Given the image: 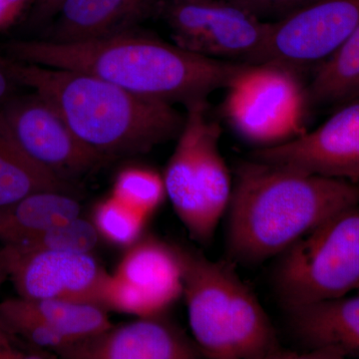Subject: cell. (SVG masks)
I'll return each mask as SVG.
<instances>
[{
  "label": "cell",
  "mask_w": 359,
  "mask_h": 359,
  "mask_svg": "<svg viewBox=\"0 0 359 359\" xmlns=\"http://www.w3.org/2000/svg\"><path fill=\"white\" fill-rule=\"evenodd\" d=\"M0 48L7 57L20 62L81 71L144 98L185 107L228 88L249 65L193 53L138 27L72 43L11 40Z\"/></svg>",
  "instance_id": "6da1fadb"
},
{
  "label": "cell",
  "mask_w": 359,
  "mask_h": 359,
  "mask_svg": "<svg viewBox=\"0 0 359 359\" xmlns=\"http://www.w3.org/2000/svg\"><path fill=\"white\" fill-rule=\"evenodd\" d=\"M359 204V183L252 159L236 170L226 250L235 264H261Z\"/></svg>",
  "instance_id": "7a4b0ae2"
},
{
  "label": "cell",
  "mask_w": 359,
  "mask_h": 359,
  "mask_svg": "<svg viewBox=\"0 0 359 359\" xmlns=\"http://www.w3.org/2000/svg\"><path fill=\"white\" fill-rule=\"evenodd\" d=\"M7 60L18 84L48 101L78 138L108 162L146 154L177 140L183 129L185 115L171 104L81 71Z\"/></svg>",
  "instance_id": "3957f363"
},
{
  "label": "cell",
  "mask_w": 359,
  "mask_h": 359,
  "mask_svg": "<svg viewBox=\"0 0 359 359\" xmlns=\"http://www.w3.org/2000/svg\"><path fill=\"white\" fill-rule=\"evenodd\" d=\"M183 297L194 340L212 359H321L280 344L268 314L236 264L214 262L199 250L178 245Z\"/></svg>",
  "instance_id": "277c9868"
},
{
  "label": "cell",
  "mask_w": 359,
  "mask_h": 359,
  "mask_svg": "<svg viewBox=\"0 0 359 359\" xmlns=\"http://www.w3.org/2000/svg\"><path fill=\"white\" fill-rule=\"evenodd\" d=\"M186 110L163 179L166 195L189 235L207 245L228 210L233 181L219 151L221 126L210 116L208 100L189 104Z\"/></svg>",
  "instance_id": "5b68a950"
},
{
  "label": "cell",
  "mask_w": 359,
  "mask_h": 359,
  "mask_svg": "<svg viewBox=\"0 0 359 359\" xmlns=\"http://www.w3.org/2000/svg\"><path fill=\"white\" fill-rule=\"evenodd\" d=\"M280 256L273 283L285 309L359 290V204L323 222Z\"/></svg>",
  "instance_id": "8992f818"
},
{
  "label": "cell",
  "mask_w": 359,
  "mask_h": 359,
  "mask_svg": "<svg viewBox=\"0 0 359 359\" xmlns=\"http://www.w3.org/2000/svg\"><path fill=\"white\" fill-rule=\"evenodd\" d=\"M226 90L224 118L238 136L259 149L306 132L311 102L299 70L273 62L248 65Z\"/></svg>",
  "instance_id": "52a82bcc"
},
{
  "label": "cell",
  "mask_w": 359,
  "mask_h": 359,
  "mask_svg": "<svg viewBox=\"0 0 359 359\" xmlns=\"http://www.w3.org/2000/svg\"><path fill=\"white\" fill-rule=\"evenodd\" d=\"M175 44L219 60L257 65L271 22L228 0H163L159 13Z\"/></svg>",
  "instance_id": "ba28073f"
},
{
  "label": "cell",
  "mask_w": 359,
  "mask_h": 359,
  "mask_svg": "<svg viewBox=\"0 0 359 359\" xmlns=\"http://www.w3.org/2000/svg\"><path fill=\"white\" fill-rule=\"evenodd\" d=\"M0 117L35 163L70 184L108 161L80 140L58 111L39 94L13 97Z\"/></svg>",
  "instance_id": "9c48e42d"
},
{
  "label": "cell",
  "mask_w": 359,
  "mask_h": 359,
  "mask_svg": "<svg viewBox=\"0 0 359 359\" xmlns=\"http://www.w3.org/2000/svg\"><path fill=\"white\" fill-rule=\"evenodd\" d=\"M181 297L183 271L178 245L145 237L128 248L110 275L103 308L147 318L164 313Z\"/></svg>",
  "instance_id": "30bf717a"
},
{
  "label": "cell",
  "mask_w": 359,
  "mask_h": 359,
  "mask_svg": "<svg viewBox=\"0 0 359 359\" xmlns=\"http://www.w3.org/2000/svg\"><path fill=\"white\" fill-rule=\"evenodd\" d=\"M358 26L359 0H316L271 22L259 63H278L301 71L325 60Z\"/></svg>",
  "instance_id": "8fae6325"
},
{
  "label": "cell",
  "mask_w": 359,
  "mask_h": 359,
  "mask_svg": "<svg viewBox=\"0 0 359 359\" xmlns=\"http://www.w3.org/2000/svg\"><path fill=\"white\" fill-rule=\"evenodd\" d=\"M0 264L23 299H63L103 308L104 292L110 275L90 254L15 255L0 248Z\"/></svg>",
  "instance_id": "7c38bea8"
},
{
  "label": "cell",
  "mask_w": 359,
  "mask_h": 359,
  "mask_svg": "<svg viewBox=\"0 0 359 359\" xmlns=\"http://www.w3.org/2000/svg\"><path fill=\"white\" fill-rule=\"evenodd\" d=\"M250 157L359 183V99L346 103L313 131L280 145L257 149Z\"/></svg>",
  "instance_id": "4fadbf2b"
},
{
  "label": "cell",
  "mask_w": 359,
  "mask_h": 359,
  "mask_svg": "<svg viewBox=\"0 0 359 359\" xmlns=\"http://www.w3.org/2000/svg\"><path fill=\"white\" fill-rule=\"evenodd\" d=\"M67 359H196L199 346L162 314L77 340L56 353Z\"/></svg>",
  "instance_id": "5bb4252c"
},
{
  "label": "cell",
  "mask_w": 359,
  "mask_h": 359,
  "mask_svg": "<svg viewBox=\"0 0 359 359\" xmlns=\"http://www.w3.org/2000/svg\"><path fill=\"white\" fill-rule=\"evenodd\" d=\"M285 311L290 332L306 351L325 359L359 358V290L353 297Z\"/></svg>",
  "instance_id": "9a60e30c"
},
{
  "label": "cell",
  "mask_w": 359,
  "mask_h": 359,
  "mask_svg": "<svg viewBox=\"0 0 359 359\" xmlns=\"http://www.w3.org/2000/svg\"><path fill=\"white\" fill-rule=\"evenodd\" d=\"M163 0H63L49 40L90 41L138 27L159 13Z\"/></svg>",
  "instance_id": "2e32d148"
},
{
  "label": "cell",
  "mask_w": 359,
  "mask_h": 359,
  "mask_svg": "<svg viewBox=\"0 0 359 359\" xmlns=\"http://www.w3.org/2000/svg\"><path fill=\"white\" fill-rule=\"evenodd\" d=\"M81 205L69 193L43 191L0 205V245L11 244L33 233L80 216Z\"/></svg>",
  "instance_id": "e0dca14e"
},
{
  "label": "cell",
  "mask_w": 359,
  "mask_h": 359,
  "mask_svg": "<svg viewBox=\"0 0 359 359\" xmlns=\"http://www.w3.org/2000/svg\"><path fill=\"white\" fill-rule=\"evenodd\" d=\"M71 188L28 157L0 117V205L43 191L71 194Z\"/></svg>",
  "instance_id": "ac0fdd59"
},
{
  "label": "cell",
  "mask_w": 359,
  "mask_h": 359,
  "mask_svg": "<svg viewBox=\"0 0 359 359\" xmlns=\"http://www.w3.org/2000/svg\"><path fill=\"white\" fill-rule=\"evenodd\" d=\"M309 102L346 104L359 99V26L316 71L308 87Z\"/></svg>",
  "instance_id": "d6986e66"
},
{
  "label": "cell",
  "mask_w": 359,
  "mask_h": 359,
  "mask_svg": "<svg viewBox=\"0 0 359 359\" xmlns=\"http://www.w3.org/2000/svg\"><path fill=\"white\" fill-rule=\"evenodd\" d=\"M20 299L28 311L74 341L112 327L107 309L97 304L63 299Z\"/></svg>",
  "instance_id": "ffe728a7"
},
{
  "label": "cell",
  "mask_w": 359,
  "mask_h": 359,
  "mask_svg": "<svg viewBox=\"0 0 359 359\" xmlns=\"http://www.w3.org/2000/svg\"><path fill=\"white\" fill-rule=\"evenodd\" d=\"M98 231L93 222L81 217L54 224L11 244L0 248L15 255L36 252H67L90 254L99 243Z\"/></svg>",
  "instance_id": "44dd1931"
},
{
  "label": "cell",
  "mask_w": 359,
  "mask_h": 359,
  "mask_svg": "<svg viewBox=\"0 0 359 359\" xmlns=\"http://www.w3.org/2000/svg\"><path fill=\"white\" fill-rule=\"evenodd\" d=\"M0 325L14 337H21L42 351L48 349L56 353L75 342L28 311L20 297L0 302Z\"/></svg>",
  "instance_id": "7402d4cb"
},
{
  "label": "cell",
  "mask_w": 359,
  "mask_h": 359,
  "mask_svg": "<svg viewBox=\"0 0 359 359\" xmlns=\"http://www.w3.org/2000/svg\"><path fill=\"white\" fill-rule=\"evenodd\" d=\"M111 196L148 218L166 196L164 179L152 170L128 168L118 175Z\"/></svg>",
  "instance_id": "603a6c76"
},
{
  "label": "cell",
  "mask_w": 359,
  "mask_h": 359,
  "mask_svg": "<svg viewBox=\"0 0 359 359\" xmlns=\"http://www.w3.org/2000/svg\"><path fill=\"white\" fill-rule=\"evenodd\" d=\"M147 217L114 197L96 205L93 224L99 236L117 247L130 248L140 240Z\"/></svg>",
  "instance_id": "cb8c5ba5"
},
{
  "label": "cell",
  "mask_w": 359,
  "mask_h": 359,
  "mask_svg": "<svg viewBox=\"0 0 359 359\" xmlns=\"http://www.w3.org/2000/svg\"><path fill=\"white\" fill-rule=\"evenodd\" d=\"M264 21L282 20L285 16L313 4L316 0H228ZM269 22V21H268Z\"/></svg>",
  "instance_id": "d4e9b609"
},
{
  "label": "cell",
  "mask_w": 359,
  "mask_h": 359,
  "mask_svg": "<svg viewBox=\"0 0 359 359\" xmlns=\"http://www.w3.org/2000/svg\"><path fill=\"white\" fill-rule=\"evenodd\" d=\"M28 4L29 0H0V33L20 20Z\"/></svg>",
  "instance_id": "484cf974"
},
{
  "label": "cell",
  "mask_w": 359,
  "mask_h": 359,
  "mask_svg": "<svg viewBox=\"0 0 359 359\" xmlns=\"http://www.w3.org/2000/svg\"><path fill=\"white\" fill-rule=\"evenodd\" d=\"M16 86L18 84L9 69L6 56L0 55V107L13 98Z\"/></svg>",
  "instance_id": "4316f807"
},
{
  "label": "cell",
  "mask_w": 359,
  "mask_h": 359,
  "mask_svg": "<svg viewBox=\"0 0 359 359\" xmlns=\"http://www.w3.org/2000/svg\"><path fill=\"white\" fill-rule=\"evenodd\" d=\"M63 0H37L35 7V20L43 21L50 20L56 15Z\"/></svg>",
  "instance_id": "83f0119b"
},
{
  "label": "cell",
  "mask_w": 359,
  "mask_h": 359,
  "mask_svg": "<svg viewBox=\"0 0 359 359\" xmlns=\"http://www.w3.org/2000/svg\"><path fill=\"white\" fill-rule=\"evenodd\" d=\"M6 278H8V275H7L6 271L4 269V266H2V264H0V285L4 283Z\"/></svg>",
  "instance_id": "f1b7e54d"
}]
</instances>
